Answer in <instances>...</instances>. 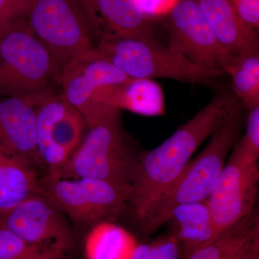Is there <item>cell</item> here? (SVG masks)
I'll return each mask as SVG.
<instances>
[{
    "label": "cell",
    "mask_w": 259,
    "mask_h": 259,
    "mask_svg": "<svg viewBox=\"0 0 259 259\" xmlns=\"http://www.w3.org/2000/svg\"><path fill=\"white\" fill-rule=\"evenodd\" d=\"M258 160L233 146L222 171L207 199L215 238L257 207Z\"/></svg>",
    "instance_id": "9"
},
{
    "label": "cell",
    "mask_w": 259,
    "mask_h": 259,
    "mask_svg": "<svg viewBox=\"0 0 259 259\" xmlns=\"http://www.w3.org/2000/svg\"><path fill=\"white\" fill-rule=\"evenodd\" d=\"M42 192L75 226L90 229L127 212L131 187L93 178H42Z\"/></svg>",
    "instance_id": "7"
},
{
    "label": "cell",
    "mask_w": 259,
    "mask_h": 259,
    "mask_svg": "<svg viewBox=\"0 0 259 259\" xmlns=\"http://www.w3.org/2000/svg\"><path fill=\"white\" fill-rule=\"evenodd\" d=\"M164 18L170 50L225 74L233 56L218 41L195 0H179Z\"/></svg>",
    "instance_id": "11"
},
{
    "label": "cell",
    "mask_w": 259,
    "mask_h": 259,
    "mask_svg": "<svg viewBox=\"0 0 259 259\" xmlns=\"http://www.w3.org/2000/svg\"><path fill=\"white\" fill-rule=\"evenodd\" d=\"M243 107L232 90H221L166 141L143 151L127 201V212L137 227L184 171L200 145Z\"/></svg>",
    "instance_id": "1"
},
{
    "label": "cell",
    "mask_w": 259,
    "mask_h": 259,
    "mask_svg": "<svg viewBox=\"0 0 259 259\" xmlns=\"http://www.w3.org/2000/svg\"><path fill=\"white\" fill-rule=\"evenodd\" d=\"M180 245L176 237L168 230L153 238L140 242L133 252L131 259H180Z\"/></svg>",
    "instance_id": "23"
},
{
    "label": "cell",
    "mask_w": 259,
    "mask_h": 259,
    "mask_svg": "<svg viewBox=\"0 0 259 259\" xmlns=\"http://www.w3.org/2000/svg\"><path fill=\"white\" fill-rule=\"evenodd\" d=\"M0 226L29 243L66 255L76 244L72 223L44 193L0 214Z\"/></svg>",
    "instance_id": "12"
},
{
    "label": "cell",
    "mask_w": 259,
    "mask_h": 259,
    "mask_svg": "<svg viewBox=\"0 0 259 259\" xmlns=\"http://www.w3.org/2000/svg\"><path fill=\"white\" fill-rule=\"evenodd\" d=\"M110 102L119 110H125L146 117L166 114L164 94L161 85L148 79H129L114 85Z\"/></svg>",
    "instance_id": "19"
},
{
    "label": "cell",
    "mask_w": 259,
    "mask_h": 259,
    "mask_svg": "<svg viewBox=\"0 0 259 259\" xmlns=\"http://www.w3.org/2000/svg\"><path fill=\"white\" fill-rule=\"evenodd\" d=\"M166 224L180 245V259H187L197 250L215 239L207 199L179 206Z\"/></svg>",
    "instance_id": "16"
},
{
    "label": "cell",
    "mask_w": 259,
    "mask_h": 259,
    "mask_svg": "<svg viewBox=\"0 0 259 259\" xmlns=\"http://www.w3.org/2000/svg\"><path fill=\"white\" fill-rule=\"evenodd\" d=\"M235 12L250 27L259 28V0H226Z\"/></svg>",
    "instance_id": "26"
},
{
    "label": "cell",
    "mask_w": 259,
    "mask_h": 259,
    "mask_svg": "<svg viewBox=\"0 0 259 259\" xmlns=\"http://www.w3.org/2000/svg\"><path fill=\"white\" fill-rule=\"evenodd\" d=\"M225 74L231 77L232 92L245 110L259 106V51L233 56Z\"/></svg>",
    "instance_id": "21"
},
{
    "label": "cell",
    "mask_w": 259,
    "mask_h": 259,
    "mask_svg": "<svg viewBox=\"0 0 259 259\" xmlns=\"http://www.w3.org/2000/svg\"><path fill=\"white\" fill-rule=\"evenodd\" d=\"M179 0H136L144 14L151 19L164 18Z\"/></svg>",
    "instance_id": "27"
},
{
    "label": "cell",
    "mask_w": 259,
    "mask_h": 259,
    "mask_svg": "<svg viewBox=\"0 0 259 259\" xmlns=\"http://www.w3.org/2000/svg\"><path fill=\"white\" fill-rule=\"evenodd\" d=\"M39 168L0 144V214L44 193Z\"/></svg>",
    "instance_id": "15"
},
{
    "label": "cell",
    "mask_w": 259,
    "mask_h": 259,
    "mask_svg": "<svg viewBox=\"0 0 259 259\" xmlns=\"http://www.w3.org/2000/svg\"><path fill=\"white\" fill-rule=\"evenodd\" d=\"M129 79L95 49L63 68L59 88L61 95L79 112L90 127L120 113L119 109L107 103V91L112 85Z\"/></svg>",
    "instance_id": "8"
},
{
    "label": "cell",
    "mask_w": 259,
    "mask_h": 259,
    "mask_svg": "<svg viewBox=\"0 0 259 259\" xmlns=\"http://www.w3.org/2000/svg\"><path fill=\"white\" fill-rule=\"evenodd\" d=\"M59 71L96 49L105 28L89 0H34L27 18Z\"/></svg>",
    "instance_id": "4"
},
{
    "label": "cell",
    "mask_w": 259,
    "mask_h": 259,
    "mask_svg": "<svg viewBox=\"0 0 259 259\" xmlns=\"http://www.w3.org/2000/svg\"><path fill=\"white\" fill-rule=\"evenodd\" d=\"M0 259H70L69 255L25 241L0 226Z\"/></svg>",
    "instance_id": "22"
},
{
    "label": "cell",
    "mask_w": 259,
    "mask_h": 259,
    "mask_svg": "<svg viewBox=\"0 0 259 259\" xmlns=\"http://www.w3.org/2000/svg\"><path fill=\"white\" fill-rule=\"evenodd\" d=\"M59 77L54 59L27 19L0 25V97H18L36 107L56 95Z\"/></svg>",
    "instance_id": "3"
},
{
    "label": "cell",
    "mask_w": 259,
    "mask_h": 259,
    "mask_svg": "<svg viewBox=\"0 0 259 259\" xmlns=\"http://www.w3.org/2000/svg\"><path fill=\"white\" fill-rule=\"evenodd\" d=\"M137 237L116 222H102L90 228L83 241L85 259H131Z\"/></svg>",
    "instance_id": "20"
},
{
    "label": "cell",
    "mask_w": 259,
    "mask_h": 259,
    "mask_svg": "<svg viewBox=\"0 0 259 259\" xmlns=\"http://www.w3.org/2000/svg\"><path fill=\"white\" fill-rule=\"evenodd\" d=\"M96 51L131 79L167 78L209 85L223 75L194 64L155 38L121 36L105 31Z\"/></svg>",
    "instance_id": "6"
},
{
    "label": "cell",
    "mask_w": 259,
    "mask_h": 259,
    "mask_svg": "<svg viewBox=\"0 0 259 259\" xmlns=\"http://www.w3.org/2000/svg\"><path fill=\"white\" fill-rule=\"evenodd\" d=\"M245 109L232 115L210 136L208 144L191 159L180 176L158 197L137 227L141 242L149 240L179 206L202 202L212 193L228 155L245 127Z\"/></svg>",
    "instance_id": "2"
},
{
    "label": "cell",
    "mask_w": 259,
    "mask_h": 259,
    "mask_svg": "<svg viewBox=\"0 0 259 259\" xmlns=\"http://www.w3.org/2000/svg\"><path fill=\"white\" fill-rule=\"evenodd\" d=\"M234 259H259V247L253 248L241 256Z\"/></svg>",
    "instance_id": "28"
},
{
    "label": "cell",
    "mask_w": 259,
    "mask_h": 259,
    "mask_svg": "<svg viewBox=\"0 0 259 259\" xmlns=\"http://www.w3.org/2000/svg\"><path fill=\"white\" fill-rule=\"evenodd\" d=\"M36 135L35 107L18 97H0V144L40 169Z\"/></svg>",
    "instance_id": "13"
},
{
    "label": "cell",
    "mask_w": 259,
    "mask_h": 259,
    "mask_svg": "<svg viewBox=\"0 0 259 259\" xmlns=\"http://www.w3.org/2000/svg\"><path fill=\"white\" fill-rule=\"evenodd\" d=\"M34 0H0V25L27 19Z\"/></svg>",
    "instance_id": "25"
},
{
    "label": "cell",
    "mask_w": 259,
    "mask_h": 259,
    "mask_svg": "<svg viewBox=\"0 0 259 259\" xmlns=\"http://www.w3.org/2000/svg\"><path fill=\"white\" fill-rule=\"evenodd\" d=\"M143 151L125 132L120 112L89 127L74 154L54 178H93L131 187Z\"/></svg>",
    "instance_id": "5"
},
{
    "label": "cell",
    "mask_w": 259,
    "mask_h": 259,
    "mask_svg": "<svg viewBox=\"0 0 259 259\" xmlns=\"http://www.w3.org/2000/svg\"><path fill=\"white\" fill-rule=\"evenodd\" d=\"M218 41L232 56L259 51L257 30L245 23L226 0H195Z\"/></svg>",
    "instance_id": "14"
},
{
    "label": "cell",
    "mask_w": 259,
    "mask_h": 259,
    "mask_svg": "<svg viewBox=\"0 0 259 259\" xmlns=\"http://www.w3.org/2000/svg\"><path fill=\"white\" fill-rule=\"evenodd\" d=\"M36 148L47 178L57 177L81 144L84 119L61 94L47 97L35 107Z\"/></svg>",
    "instance_id": "10"
},
{
    "label": "cell",
    "mask_w": 259,
    "mask_h": 259,
    "mask_svg": "<svg viewBox=\"0 0 259 259\" xmlns=\"http://www.w3.org/2000/svg\"><path fill=\"white\" fill-rule=\"evenodd\" d=\"M105 31L121 36L155 38L152 19L136 0H89Z\"/></svg>",
    "instance_id": "17"
},
{
    "label": "cell",
    "mask_w": 259,
    "mask_h": 259,
    "mask_svg": "<svg viewBox=\"0 0 259 259\" xmlns=\"http://www.w3.org/2000/svg\"><path fill=\"white\" fill-rule=\"evenodd\" d=\"M256 247H259L258 207L187 259H234Z\"/></svg>",
    "instance_id": "18"
},
{
    "label": "cell",
    "mask_w": 259,
    "mask_h": 259,
    "mask_svg": "<svg viewBox=\"0 0 259 259\" xmlns=\"http://www.w3.org/2000/svg\"><path fill=\"white\" fill-rule=\"evenodd\" d=\"M245 127V134L238 141L247 152L259 158V106L248 111Z\"/></svg>",
    "instance_id": "24"
}]
</instances>
